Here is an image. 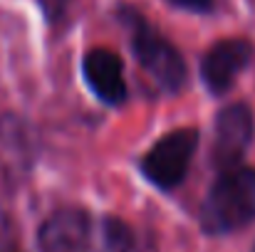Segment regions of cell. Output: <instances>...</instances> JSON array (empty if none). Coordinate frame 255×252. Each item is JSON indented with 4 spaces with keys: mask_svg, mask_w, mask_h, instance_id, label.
I'll use <instances>...</instances> for the list:
<instances>
[{
    "mask_svg": "<svg viewBox=\"0 0 255 252\" xmlns=\"http://www.w3.org/2000/svg\"><path fill=\"white\" fill-rule=\"evenodd\" d=\"M37 245L42 252H131L134 233L119 218L62 208L40 225Z\"/></svg>",
    "mask_w": 255,
    "mask_h": 252,
    "instance_id": "obj_1",
    "label": "cell"
},
{
    "mask_svg": "<svg viewBox=\"0 0 255 252\" xmlns=\"http://www.w3.org/2000/svg\"><path fill=\"white\" fill-rule=\"evenodd\" d=\"M255 220V168H231L208 190L201 225L211 235H226Z\"/></svg>",
    "mask_w": 255,
    "mask_h": 252,
    "instance_id": "obj_2",
    "label": "cell"
},
{
    "mask_svg": "<svg viewBox=\"0 0 255 252\" xmlns=\"http://www.w3.org/2000/svg\"><path fill=\"white\" fill-rule=\"evenodd\" d=\"M122 17L131 27V47H134L136 62L146 70V75L154 80V84L161 91L176 94L186 84V65L178 50L169 40H164L139 12L124 7Z\"/></svg>",
    "mask_w": 255,
    "mask_h": 252,
    "instance_id": "obj_3",
    "label": "cell"
},
{
    "mask_svg": "<svg viewBox=\"0 0 255 252\" xmlns=\"http://www.w3.org/2000/svg\"><path fill=\"white\" fill-rule=\"evenodd\" d=\"M198 146V134L193 129H178L166 134L144 159H141V170L144 175L156 185L171 190L178 183H183L191 159Z\"/></svg>",
    "mask_w": 255,
    "mask_h": 252,
    "instance_id": "obj_4",
    "label": "cell"
},
{
    "mask_svg": "<svg viewBox=\"0 0 255 252\" xmlns=\"http://www.w3.org/2000/svg\"><path fill=\"white\" fill-rule=\"evenodd\" d=\"M253 111L246 104H231L216 116L213 136V164L221 170L238 168L253 141Z\"/></svg>",
    "mask_w": 255,
    "mask_h": 252,
    "instance_id": "obj_5",
    "label": "cell"
},
{
    "mask_svg": "<svg viewBox=\"0 0 255 252\" xmlns=\"http://www.w3.org/2000/svg\"><path fill=\"white\" fill-rule=\"evenodd\" d=\"M251 60L253 45L248 40H223L206 52L201 62V77L213 94H226Z\"/></svg>",
    "mask_w": 255,
    "mask_h": 252,
    "instance_id": "obj_6",
    "label": "cell"
},
{
    "mask_svg": "<svg viewBox=\"0 0 255 252\" xmlns=\"http://www.w3.org/2000/svg\"><path fill=\"white\" fill-rule=\"evenodd\" d=\"M82 72L89 89L107 104H122L127 99V84H124V67L122 60L104 47L89 50L82 62Z\"/></svg>",
    "mask_w": 255,
    "mask_h": 252,
    "instance_id": "obj_7",
    "label": "cell"
},
{
    "mask_svg": "<svg viewBox=\"0 0 255 252\" xmlns=\"http://www.w3.org/2000/svg\"><path fill=\"white\" fill-rule=\"evenodd\" d=\"M176 7L191 10V12H208L213 7V0H169Z\"/></svg>",
    "mask_w": 255,
    "mask_h": 252,
    "instance_id": "obj_8",
    "label": "cell"
},
{
    "mask_svg": "<svg viewBox=\"0 0 255 252\" xmlns=\"http://www.w3.org/2000/svg\"><path fill=\"white\" fill-rule=\"evenodd\" d=\"M253 252H255V250H253Z\"/></svg>",
    "mask_w": 255,
    "mask_h": 252,
    "instance_id": "obj_9",
    "label": "cell"
}]
</instances>
